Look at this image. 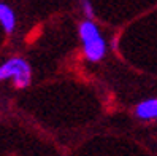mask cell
<instances>
[{"label":"cell","mask_w":157,"mask_h":156,"mask_svg":"<svg viewBox=\"0 0 157 156\" xmlns=\"http://www.w3.org/2000/svg\"><path fill=\"white\" fill-rule=\"evenodd\" d=\"M16 24H17V19H16L14 10L8 3L0 2V27L3 29V32L11 35L16 30Z\"/></svg>","instance_id":"4"},{"label":"cell","mask_w":157,"mask_h":156,"mask_svg":"<svg viewBox=\"0 0 157 156\" xmlns=\"http://www.w3.org/2000/svg\"><path fill=\"white\" fill-rule=\"evenodd\" d=\"M133 115L136 120H140L143 123L157 121V97L140 100L133 108Z\"/></svg>","instance_id":"3"},{"label":"cell","mask_w":157,"mask_h":156,"mask_svg":"<svg viewBox=\"0 0 157 156\" xmlns=\"http://www.w3.org/2000/svg\"><path fill=\"white\" fill-rule=\"evenodd\" d=\"M79 8H81V13L84 14V18H87V19H94L95 10H94V5H92L90 0H79Z\"/></svg>","instance_id":"5"},{"label":"cell","mask_w":157,"mask_h":156,"mask_svg":"<svg viewBox=\"0 0 157 156\" xmlns=\"http://www.w3.org/2000/svg\"><path fill=\"white\" fill-rule=\"evenodd\" d=\"M10 80L17 89H25L32 83V67L24 58L11 56L0 62V81Z\"/></svg>","instance_id":"2"},{"label":"cell","mask_w":157,"mask_h":156,"mask_svg":"<svg viewBox=\"0 0 157 156\" xmlns=\"http://www.w3.org/2000/svg\"><path fill=\"white\" fill-rule=\"evenodd\" d=\"M78 37L81 43V53L86 61L95 64L103 61L108 51V43L101 34L98 24L94 19L84 18L78 24Z\"/></svg>","instance_id":"1"}]
</instances>
